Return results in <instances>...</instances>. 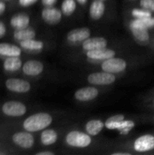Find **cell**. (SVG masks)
<instances>
[{
	"instance_id": "obj_1",
	"label": "cell",
	"mask_w": 154,
	"mask_h": 155,
	"mask_svg": "<svg viewBox=\"0 0 154 155\" xmlns=\"http://www.w3.org/2000/svg\"><path fill=\"white\" fill-rule=\"evenodd\" d=\"M53 122V117L47 113H37L28 116L23 123V128L30 133L43 131Z\"/></svg>"
},
{
	"instance_id": "obj_2",
	"label": "cell",
	"mask_w": 154,
	"mask_h": 155,
	"mask_svg": "<svg viewBox=\"0 0 154 155\" xmlns=\"http://www.w3.org/2000/svg\"><path fill=\"white\" fill-rule=\"evenodd\" d=\"M65 142L68 145L75 148H85L92 143L90 134L79 131H72L65 136Z\"/></svg>"
},
{
	"instance_id": "obj_3",
	"label": "cell",
	"mask_w": 154,
	"mask_h": 155,
	"mask_svg": "<svg viewBox=\"0 0 154 155\" xmlns=\"http://www.w3.org/2000/svg\"><path fill=\"white\" fill-rule=\"evenodd\" d=\"M26 106L18 101H8L2 105V112L9 117H21L26 114Z\"/></svg>"
},
{
	"instance_id": "obj_4",
	"label": "cell",
	"mask_w": 154,
	"mask_h": 155,
	"mask_svg": "<svg viewBox=\"0 0 154 155\" xmlns=\"http://www.w3.org/2000/svg\"><path fill=\"white\" fill-rule=\"evenodd\" d=\"M8 91L16 94H25L31 90V84L28 81L21 78H8L5 82Z\"/></svg>"
},
{
	"instance_id": "obj_5",
	"label": "cell",
	"mask_w": 154,
	"mask_h": 155,
	"mask_svg": "<svg viewBox=\"0 0 154 155\" xmlns=\"http://www.w3.org/2000/svg\"><path fill=\"white\" fill-rule=\"evenodd\" d=\"M126 66H127V64L125 60L122 58H116V57L106 59L102 64L103 71L112 73V74L121 73L126 69Z\"/></svg>"
},
{
	"instance_id": "obj_6",
	"label": "cell",
	"mask_w": 154,
	"mask_h": 155,
	"mask_svg": "<svg viewBox=\"0 0 154 155\" xmlns=\"http://www.w3.org/2000/svg\"><path fill=\"white\" fill-rule=\"evenodd\" d=\"M115 75L112 73L108 72H97V73H93L91 74L87 80L90 84H95V85H108L112 84L115 81Z\"/></svg>"
},
{
	"instance_id": "obj_7",
	"label": "cell",
	"mask_w": 154,
	"mask_h": 155,
	"mask_svg": "<svg viewBox=\"0 0 154 155\" xmlns=\"http://www.w3.org/2000/svg\"><path fill=\"white\" fill-rule=\"evenodd\" d=\"M12 141L17 146L23 149H30L34 144V138L30 132H17L13 134Z\"/></svg>"
},
{
	"instance_id": "obj_8",
	"label": "cell",
	"mask_w": 154,
	"mask_h": 155,
	"mask_svg": "<svg viewBox=\"0 0 154 155\" xmlns=\"http://www.w3.org/2000/svg\"><path fill=\"white\" fill-rule=\"evenodd\" d=\"M41 15L46 24L54 25H57L62 19V11L54 6H45V8L43 9Z\"/></svg>"
},
{
	"instance_id": "obj_9",
	"label": "cell",
	"mask_w": 154,
	"mask_h": 155,
	"mask_svg": "<svg viewBox=\"0 0 154 155\" xmlns=\"http://www.w3.org/2000/svg\"><path fill=\"white\" fill-rule=\"evenodd\" d=\"M134 150L139 153H145L154 149V136L152 134L143 135L137 138L133 144Z\"/></svg>"
},
{
	"instance_id": "obj_10",
	"label": "cell",
	"mask_w": 154,
	"mask_h": 155,
	"mask_svg": "<svg viewBox=\"0 0 154 155\" xmlns=\"http://www.w3.org/2000/svg\"><path fill=\"white\" fill-rule=\"evenodd\" d=\"M22 71L28 76H36L43 73L44 64L38 60H28L23 64Z\"/></svg>"
},
{
	"instance_id": "obj_11",
	"label": "cell",
	"mask_w": 154,
	"mask_h": 155,
	"mask_svg": "<svg viewBox=\"0 0 154 155\" xmlns=\"http://www.w3.org/2000/svg\"><path fill=\"white\" fill-rule=\"evenodd\" d=\"M91 35V31L87 27L75 28L71 30L67 35V40L73 44H77L84 42L85 39L89 38Z\"/></svg>"
},
{
	"instance_id": "obj_12",
	"label": "cell",
	"mask_w": 154,
	"mask_h": 155,
	"mask_svg": "<svg viewBox=\"0 0 154 155\" xmlns=\"http://www.w3.org/2000/svg\"><path fill=\"white\" fill-rule=\"evenodd\" d=\"M98 94H99L98 89H96L95 87L88 86V87L78 89L74 94V97L76 100L80 102H88L95 99L98 96Z\"/></svg>"
},
{
	"instance_id": "obj_13",
	"label": "cell",
	"mask_w": 154,
	"mask_h": 155,
	"mask_svg": "<svg viewBox=\"0 0 154 155\" xmlns=\"http://www.w3.org/2000/svg\"><path fill=\"white\" fill-rule=\"evenodd\" d=\"M21 54V46L10 43H0V56L6 58L13 56H20Z\"/></svg>"
},
{
	"instance_id": "obj_14",
	"label": "cell",
	"mask_w": 154,
	"mask_h": 155,
	"mask_svg": "<svg viewBox=\"0 0 154 155\" xmlns=\"http://www.w3.org/2000/svg\"><path fill=\"white\" fill-rule=\"evenodd\" d=\"M86 55L88 58L93 59V60H106L112 57L115 56V52L111 49H107L106 47L104 48H100V49H94V50H90L87 51Z\"/></svg>"
},
{
	"instance_id": "obj_15",
	"label": "cell",
	"mask_w": 154,
	"mask_h": 155,
	"mask_svg": "<svg viewBox=\"0 0 154 155\" xmlns=\"http://www.w3.org/2000/svg\"><path fill=\"white\" fill-rule=\"evenodd\" d=\"M107 46V40L103 37H91L83 42V48L85 51L104 48Z\"/></svg>"
},
{
	"instance_id": "obj_16",
	"label": "cell",
	"mask_w": 154,
	"mask_h": 155,
	"mask_svg": "<svg viewBox=\"0 0 154 155\" xmlns=\"http://www.w3.org/2000/svg\"><path fill=\"white\" fill-rule=\"evenodd\" d=\"M23 63L20 56L6 57L3 62V68L7 73H15L22 69Z\"/></svg>"
},
{
	"instance_id": "obj_17",
	"label": "cell",
	"mask_w": 154,
	"mask_h": 155,
	"mask_svg": "<svg viewBox=\"0 0 154 155\" xmlns=\"http://www.w3.org/2000/svg\"><path fill=\"white\" fill-rule=\"evenodd\" d=\"M30 17L25 13H19L13 15L10 19V25L15 29H22L29 26Z\"/></svg>"
},
{
	"instance_id": "obj_18",
	"label": "cell",
	"mask_w": 154,
	"mask_h": 155,
	"mask_svg": "<svg viewBox=\"0 0 154 155\" xmlns=\"http://www.w3.org/2000/svg\"><path fill=\"white\" fill-rule=\"evenodd\" d=\"M105 11V5L102 0H94L90 5V16L93 20H99L103 17Z\"/></svg>"
},
{
	"instance_id": "obj_19",
	"label": "cell",
	"mask_w": 154,
	"mask_h": 155,
	"mask_svg": "<svg viewBox=\"0 0 154 155\" xmlns=\"http://www.w3.org/2000/svg\"><path fill=\"white\" fill-rule=\"evenodd\" d=\"M20 46H21V48L30 51V52H39V51L43 50L44 45V42H42L40 40H35L34 38H31V39L21 41Z\"/></svg>"
},
{
	"instance_id": "obj_20",
	"label": "cell",
	"mask_w": 154,
	"mask_h": 155,
	"mask_svg": "<svg viewBox=\"0 0 154 155\" xmlns=\"http://www.w3.org/2000/svg\"><path fill=\"white\" fill-rule=\"evenodd\" d=\"M14 38L16 41H24V40H27V39H31V38H34L35 36V31L34 28L32 27H25L22 29H15L14 34H13Z\"/></svg>"
},
{
	"instance_id": "obj_21",
	"label": "cell",
	"mask_w": 154,
	"mask_h": 155,
	"mask_svg": "<svg viewBox=\"0 0 154 155\" xmlns=\"http://www.w3.org/2000/svg\"><path fill=\"white\" fill-rule=\"evenodd\" d=\"M57 139H58V134L53 129L43 130V132L41 134V137H40L42 144L45 145V146H49V145L55 143Z\"/></svg>"
},
{
	"instance_id": "obj_22",
	"label": "cell",
	"mask_w": 154,
	"mask_h": 155,
	"mask_svg": "<svg viewBox=\"0 0 154 155\" xmlns=\"http://www.w3.org/2000/svg\"><path fill=\"white\" fill-rule=\"evenodd\" d=\"M104 125L105 124L101 120H91L86 124L85 129H86L87 134H89L90 135L95 136L101 133V131L103 129Z\"/></svg>"
},
{
	"instance_id": "obj_23",
	"label": "cell",
	"mask_w": 154,
	"mask_h": 155,
	"mask_svg": "<svg viewBox=\"0 0 154 155\" xmlns=\"http://www.w3.org/2000/svg\"><path fill=\"white\" fill-rule=\"evenodd\" d=\"M130 27H137V28H152L154 27V17H149V18H143V19H139L135 18L133 20L130 24Z\"/></svg>"
},
{
	"instance_id": "obj_24",
	"label": "cell",
	"mask_w": 154,
	"mask_h": 155,
	"mask_svg": "<svg viewBox=\"0 0 154 155\" xmlns=\"http://www.w3.org/2000/svg\"><path fill=\"white\" fill-rule=\"evenodd\" d=\"M124 115L123 114H116L108 118L105 122V127L109 130H117L121 123L124 120Z\"/></svg>"
},
{
	"instance_id": "obj_25",
	"label": "cell",
	"mask_w": 154,
	"mask_h": 155,
	"mask_svg": "<svg viewBox=\"0 0 154 155\" xmlns=\"http://www.w3.org/2000/svg\"><path fill=\"white\" fill-rule=\"evenodd\" d=\"M131 30H132V33H133V36H134L137 40H139V41L146 42V41H148L149 38H150V35H149L148 29L132 27Z\"/></svg>"
},
{
	"instance_id": "obj_26",
	"label": "cell",
	"mask_w": 154,
	"mask_h": 155,
	"mask_svg": "<svg viewBox=\"0 0 154 155\" xmlns=\"http://www.w3.org/2000/svg\"><path fill=\"white\" fill-rule=\"evenodd\" d=\"M61 7H62V13L64 15L69 16L74 12L76 8V2L75 0H64Z\"/></svg>"
},
{
	"instance_id": "obj_27",
	"label": "cell",
	"mask_w": 154,
	"mask_h": 155,
	"mask_svg": "<svg viewBox=\"0 0 154 155\" xmlns=\"http://www.w3.org/2000/svg\"><path fill=\"white\" fill-rule=\"evenodd\" d=\"M134 126H135V124H134L133 121H132V120H125L124 119L121 123V124L119 125V127H118L117 130L119 131V133L121 134L126 135V134H128L134 128Z\"/></svg>"
},
{
	"instance_id": "obj_28",
	"label": "cell",
	"mask_w": 154,
	"mask_h": 155,
	"mask_svg": "<svg viewBox=\"0 0 154 155\" xmlns=\"http://www.w3.org/2000/svg\"><path fill=\"white\" fill-rule=\"evenodd\" d=\"M132 15L135 18L139 19H143V18H149L152 17V12L146 9H139V8H134L132 11Z\"/></svg>"
},
{
	"instance_id": "obj_29",
	"label": "cell",
	"mask_w": 154,
	"mask_h": 155,
	"mask_svg": "<svg viewBox=\"0 0 154 155\" xmlns=\"http://www.w3.org/2000/svg\"><path fill=\"white\" fill-rule=\"evenodd\" d=\"M140 5L143 8L154 12V0H141Z\"/></svg>"
},
{
	"instance_id": "obj_30",
	"label": "cell",
	"mask_w": 154,
	"mask_h": 155,
	"mask_svg": "<svg viewBox=\"0 0 154 155\" xmlns=\"http://www.w3.org/2000/svg\"><path fill=\"white\" fill-rule=\"evenodd\" d=\"M38 0H18V3L23 7H28L34 5Z\"/></svg>"
},
{
	"instance_id": "obj_31",
	"label": "cell",
	"mask_w": 154,
	"mask_h": 155,
	"mask_svg": "<svg viewBox=\"0 0 154 155\" xmlns=\"http://www.w3.org/2000/svg\"><path fill=\"white\" fill-rule=\"evenodd\" d=\"M5 34H6V27H5V25L4 24V22H2V21L0 20V38L4 37Z\"/></svg>"
},
{
	"instance_id": "obj_32",
	"label": "cell",
	"mask_w": 154,
	"mask_h": 155,
	"mask_svg": "<svg viewBox=\"0 0 154 155\" xmlns=\"http://www.w3.org/2000/svg\"><path fill=\"white\" fill-rule=\"evenodd\" d=\"M41 1L44 6H53L57 2V0H41Z\"/></svg>"
},
{
	"instance_id": "obj_33",
	"label": "cell",
	"mask_w": 154,
	"mask_h": 155,
	"mask_svg": "<svg viewBox=\"0 0 154 155\" xmlns=\"http://www.w3.org/2000/svg\"><path fill=\"white\" fill-rule=\"evenodd\" d=\"M5 8H6V5H5V3L2 0H0V15L5 11Z\"/></svg>"
},
{
	"instance_id": "obj_34",
	"label": "cell",
	"mask_w": 154,
	"mask_h": 155,
	"mask_svg": "<svg viewBox=\"0 0 154 155\" xmlns=\"http://www.w3.org/2000/svg\"><path fill=\"white\" fill-rule=\"evenodd\" d=\"M36 155H54L53 152H49V151H44V152H39L37 153Z\"/></svg>"
},
{
	"instance_id": "obj_35",
	"label": "cell",
	"mask_w": 154,
	"mask_h": 155,
	"mask_svg": "<svg viewBox=\"0 0 154 155\" xmlns=\"http://www.w3.org/2000/svg\"><path fill=\"white\" fill-rule=\"evenodd\" d=\"M113 155H130V153H115Z\"/></svg>"
},
{
	"instance_id": "obj_36",
	"label": "cell",
	"mask_w": 154,
	"mask_h": 155,
	"mask_svg": "<svg viewBox=\"0 0 154 155\" xmlns=\"http://www.w3.org/2000/svg\"><path fill=\"white\" fill-rule=\"evenodd\" d=\"M77 1H78V3L81 4V5H85V3L87 2V0H77Z\"/></svg>"
},
{
	"instance_id": "obj_37",
	"label": "cell",
	"mask_w": 154,
	"mask_h": 155,
	"mask_svg": "<svg viewBox=\"0 0 154 155\" xmlns=\"http://www.w3.org/2000/svg\"><path fill=\"white\" fill-rule=\"evenodd\" d=\"M102 1H105V0H102Z\"/></svg>"
}]
</instances>
